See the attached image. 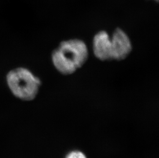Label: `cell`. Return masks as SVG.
<instances>
[{"instance_id":"obj_1","label":"cell","mask_w":159,"mask_h":158,"mask_svg":"<svg viewBox=\"0 0 159 158\" xmlns=\"http://www.w3.org/2000/svg\"><path fill=\"white\" fill-rule=\"evenodd\" d=\"M87 46L80 39H71L60 43L52 54L56 69L63 75H72L83 66L88 59Z\"/></svg>"},{"instance_id":"obj_3","label":"cell","mask_w":159,"mask_h":158,"mask_svg":"<svg viewBox=\"0 0 159 158\" xmlns=\"http://www.w3.org/2000/svg\"><path fill=\"white\" fill-rule=\"evenodd\" d=\"M113 60L121 61L127 58L132 51L129 37L122 29H116L111 37Z\"/></svg>"},{"instance_id":"obj_5","label":"cell","mask_w":159,"mask_h":158,"mask_svg":"<svg viewBox=\"0 0 159 158\" xmlns=\"http://www.w3.org/2000/svg\"><path fill=\"white\" fill-rule=\"evenodd\" d=\"M65 158H87L86 155L81 151L74 150L69 152Z\"/></svg>"},{"instance_id":"obj_2","label":"cell","mask_w":159,"mask_h":158,"mask_svg":"<svg viewBox=\"0 0 159 158\" xmlns=\"http://www.w3.org/2000/svg\"><path fill=\"white\" fill-rule=\"evenodd\" d=\"M8 86L12 94L23 101H32L37 95L40 80L24 67H18L8 72L6 76Z\"/></svg>"},{"instance_id":"obj_4","label":"cell","mask_w":159,"mask_h":158,"mask_svg":"<svg viewBox=\"0 0 159 158\" xmlns=\"http://www.w3.org/2000/svg\"><path fill=\"white\" fill-rule=\"evenodd\" d=\"M93 49L98 59L102 61L113 60L111 37L105 31H101L95 35Z\"/></svg>"}]
</instances>
